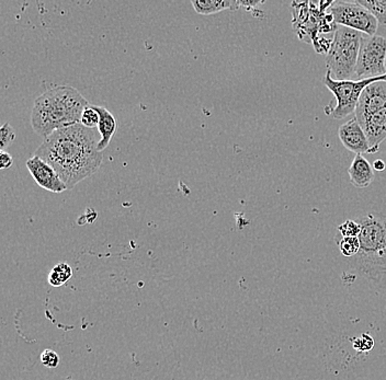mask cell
<instances>
[{
	"label": "cell",
	"instance_id": "cell-24",
	"mask_svg": "<svg viewBox=\"0 0 386 380\" xmlns=\"http://www.w3.org/2000/svg\"><path fill=\"white\" fill-rule=\"evenodd\" d=\"M373 169L377 171H383L384 169H385V163H384L383 160H381V159H377V160H375V163H373Z\"/></svg>",
	"mask_w": 386,
	"mask_h": 380
},
{
	"label": "cell",
	"instance_id": "cell-17",
	"mask_svg": "<svg viewBox=\"0 0 386 380\" xmlns=\"http://www.w3.org/2000/svg\"><path fill=\"white\" fill-rule=\"evenodd\" d=\"M338 246L345 257H353L358 255L360 250V241L358 237H342Z\"/></svg>",
	"mask_w": 386,
	"mask_h": 380
},
{
	"label": "cell",
	"instance_id": "cell-20",
	"mask_svg": "<svg viewBox=\"0 0 386 380\" xmlns=\"http://www.w3.org/2000/svg\"><path fill=\"white\" fill-rule=\"evenodd\" d=\"M0 133H1L0 148H1V150L5 151V149L8 148L14 143V138H16V130L9 123H4Z\"/></svg>",
	"mask_w": 386,
	"mask_h": 380
},
{
	"label": "cell",
	"instance_id": "cell-23",
	"mask_svg": "<svg viewBox=\"0 0 386 380\" xmlns=\"http://www.w3.org/2000/svg\"><path fill=\"white\" fill-rule=\"evenodd\" d=\"M14 163V158L9 153L1 150L0 153V168L9 169Z\"/></svg>",
	"mask_w": 386,
	"mask_h": 380
},
{
	"label": "cell",
	"instance_id": "cell-10",
	"mask_svg": "<svg viewBox=\"0 0 386 380\" xmlns=\"http://www.w3.org/2000/svg\"><path fill=\"white\" fill-rule=\"evenodd\" d=\"M338 136L341 143L348 150L355 154H369L370 145L365 130L359 124L358 120L353 118L339 128Z\"/></svg>",
	"mask_w": 386,
	"mask_h": 380
},
{
	"label": "cell",
	"instance_id": "cell-5",
	"mask_svg": "<svg viewBox=\"0 0 386 380\" xmlns=\"http://www.w3.org/2000/svg\"><path fill=\"white\" fill-rule=\"evenodd\" d=\"M325 86L332 91L336 99V106L332 111V118L336 120H342L349 114L355 113L359 99L363 90L377 81H386V76L377 77V78L362 79V81H337L332 76L330 71L322 78Z\"/></svg>",
	"mask_w": 386,
	"mask_h": 380
},
{
	"label": "cell",
	"instance_id": "cell-14",
	"mask_svg": "<svg viewBox=\"0 0 386 380\" xmlns=\"http://www.w3.org/2000/svg\"><path fill=\"white\" fill-rule=\"evenodd\" d=\"M191 4L198 14H204V16L218 14L223 10H236L240 8L238 1H233V0H195V1L192 0Z\"/></svg>",
	"mask_w": 386,
	"mask_h": 380
},
{
	"label": "cell",
	"instance_id": "cell-2",
	"mask_svg": "<svg viewBox=\"0 0 386 380\" xmlns=\"http://www.w3.org/2000/svg\"><path fill=\"white\" fill-rule=\"evenodd\" d=\"M88 106L87 100L71 86L49 89L34 101L32 128L46 140L56 130L81 123V115Z\"/></svg>",
	"mask_w": 386,
	"mask_h": 380
},
{
	"label": "cell",
	"instance_id": "cell-22",
	"mask_svg": "<svg viewBox=\"0 0 386 380\" xmlns=\"http://www.w3.org/2000/svg\"><path fill=\"white\" fill-rule=\"evenodd\" d=\"M353 345H355V349H358V351L367 352L369 349H372L373 340L367 334H363V336H361L360 338L355 341V344Z\"/></svg>",
	"mask_w": 386,
	"mask_h": 380
},
{
	"label": "cell",
	"instance_id": "cell-9",
	"mask_svg": "<svg viewBox=\"0 0 386 380\" xmlns=\"http://www.w3.org/2000/svg\"><path fill=\"white\" fill-rule=\"evenodd\" d=\"M386 108V83L377 81L367 86L361 93L358 106L355 112L357 120L365 118L370 114L380 111Z\"/></svg>",
	"mask_w": 386,
	"mask_h": 380
},
{
	"label": "cell",
	"instance_id": "cell-4",
	"mask_svg": "<svg viewBox=\"0 0 386 380\" xmlns=\"http://www.w3.org/2000/svg\"><path fill=\"white\" fill-rule=\"evenodd\" d=\"M363 36L361 32L346 26L336 29L326 56V66L337 81H351L355 76Z\"/></svg>",
	"mask_w": 386,
	"mask_h": 380
},
{
	"label": "cell",
	"instance_id": "cell-7",
	"mask_svg": "<svg viewBox=\"0 0 386 380\" xmlns=\"http://www.w3.org/2000/svg\"><path fill=\"white\" fill-rule=\"evenodd\" d=\"M330 12L336 24L352 29L365 36H373L377 34L379 22L358 1H336L330 6Z\"/></svg>",
	"mask_w": 386,
	"mask_h": 380
},
{
	"label": "cell",
	"instance_id": "cell-11",
	"mask_svg": "<svg viewBox=\"0 0 386 380\" xmlns=\"http://www.w3.org/2000/svg\"><path fill=\"white\" fill-rule=\"evenodd\" d=\"M369 140V154L379 151L380 145L386 140V108L358 120Z\"/></svg>",
	"mask_w": 386,
	"mask_h": 380
},
{
	"label": "cell",
	"instance_id": "cell-18",
	"mask_svg": "<svg viewBox=\"0 0 386 380\" xmlns=\"http://www.w3.org/2000/svg\"><path fill=\"white\" fill-rule=\"evenodd\" d=\"M99 120V113L95 109V106L89 104L83 111V115H81V124H83L85 128L95 130V128H98Z\"/></svg>",
	"mask_w": 386,
	"mask_h": 380
},
{
	"label": "cell",
	"instance_id": "cell-8",
	"mask_svg": "<svg viewBox=\"0 0 386 380\" xmlns=\"http://www.w3.org/2000/svg\"><path fill=\"white\" fill-rule=\"evenodd\" d=\"M26 165L34 181L42 189L53 193H63L68 190L52 165H49L40 157H32L26 161Z\"/></svg>",
	"mask_w": 386,
	"mask_h": 380
},
{
	"label": "cell",
	"instance_id": "cell-21",
	"mask_svg": "<svg viewBox=\"0 0 386 380\" xmlns=\"http://www.w3.org/2000/svg\"><path fill=\"white\" fill-rule=\"evenodd\" d=\"M41 363L49 369H56L59 364V356L53 349H46L41 354Z\"/></svg>",
	"mask_w": 386,
	"mask_h": 380
},
{
	"label": "cell",
	"instance_id": "cell-13",
	"mask_svg": "<svg viewBox=\"0 0 386 380\" xmlns=\"http://www.w3.org/2000/svg\"><path fill=\"white\" fill-rule=\"evenodd\" d=\"M93 106L99 113L100 120L99 124H98V132L101 135V140H100L99 146H98V150L102 153L109 146L112 138L116 135L118 123H116L113 114L109 110L106 109L103 106Z\"/></svg>",
	"mask_w": 386,
	"mask_h": 380
},
{
	"label": "cell",
	"instance_id": "cell-16",
	"mask_svg": "<svg viewBox=\"0 0 386 380\" xmlns=\"http://www.w3.org/2000/svg\"><path fill=\"white\" fill-rule=\"evenodd\" d=\"M361 6L369 10L375 16L379 24H386V0H357Z\"/></svg>",
	"mask_w": 386,
	"mask_h": 380
},
{
	"label": "cell",
	"instance_id": "cell-19",
	"mask_svg": "<svg viewBox=\"0 0 386 380\" xmlns=\"http://www.w3.org/2000/svg\"><path fill=\"white\" fill-rule=\"evenodd\" d=\"M338 230L342 237H359L361 226L357 220H348L338 227Z\"/></svg>",
	"mask_w": 386,
	"mask_h": 380
},
{
	"label": "cell",
	"instance_id": "cell-1",
	"mask_svg": "<svg viewBox=\"0 0 386 380\" xmlns=\"http://www.w3.org/2000/svg\"><path fill=\"white\" fill-rule=\"evenodd\" d=\"M101 135L96 128L79 123L53 133L36 149L34 156L52 165L71 190L101 167L103 153L98 150Z\"/></svg>",
	"mask_w": 386,
	"mask_h": 380
},
{
	"label": "cell",
	"instance_id": "cell-6",
	"mask_svg": "<svg viewBox=\"0 0 386 380\" xmlns=\"http://www.w3.org/2000/svg\"><path fill=\"white\" fill-rule=\"evenodd\" d=\"M386 73V38L380 36H365L361 43L355 78H377Z\"/></svg>",
	"mask_w": 386,
	"mask_h": 380
},
{
	"label": "cell",
	"instance_id": "cell-12",
	"mask_svg": "<svg viewBox=\"0 0 386 380\" xmlns=\"http://www.w3.org/2000/svg\"><path fill=\"white\" fill-rule=\"evenodd\" d=\"M348 173L351 185L358 189L369 187L375 181V175L373 167L362 155H357L353 158Z\"/></svg>",
	"mask_w": 386,
	"mask_h": 380
},
{
	"label": "cell",
	"instance_id": "cell-3",
	"mask_svg": "<svg viewBox=\"0 0 386 380\" xmlns=\"http://www.w3.org/2000/svg\"><path fill=\"white\" fill-rule=\"evenodd\" d=\"M355 220L361 226L360 250L351 257V265L365 279L381 281L386 275V215L365 214Z\"/></svg>",
	"mask_w": 386,
	"mask_h": 380
},
{
	"label": "cell",
	"instance_id": "cell-15",
	"mask_svg": "<svg viewBox=\"0 0 386 380\" xmlns=\"http://www.w3.org/2000/svg\"><path fill=\"white\" fill-rule=\"evenodd\" d=\"M73 277V269L66 262H61L51 269L49 284L53 287L64 285Z\"/></svg>",
	"mask_w": 386,
	"mask_h": 380
},
{
	"label": "cell",
	"instance_id": "cell-25",
	"mask_svg": "<svg viewBox=\"0 0 386 380\" xmlns=\"http://www.w3.org/2000/svg\"><path fill=\"white\" fill-rule=\"evenodd\" d=\"M385 76H386V73H385ZM385 83H386V81H385Z\"/></svg>",
	"mask_w": 386,
	"mask_h": 380
}]
</instances>
